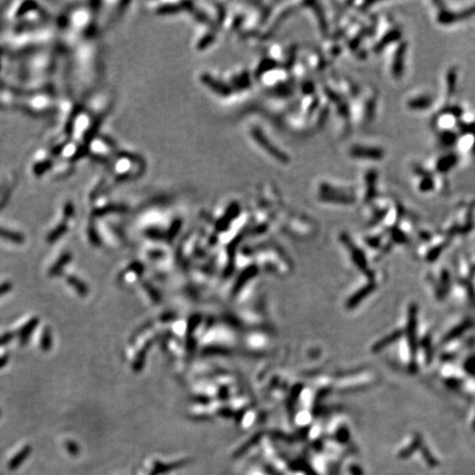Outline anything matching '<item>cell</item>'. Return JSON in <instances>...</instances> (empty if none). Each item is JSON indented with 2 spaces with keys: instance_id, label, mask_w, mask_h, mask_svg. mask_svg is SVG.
I'll use <instances>...</instances> for the list:
<instances>
[{
  "instance_id": "6da1fadb",
  "label": "cell",
  "mask_w": 475,
  "mask_h": 475,
  "mask_svg": "<svg viewBox=\"0 0 475 475\" xmlns=\"http://www.w3.org/2000/svg\"><path fill=\"white\" fill-rule=\"evenodd\" d=\"M250 134H251V136L254 139V141H257L259 146H261L262 149L267 151L269 155L273 156L275 160L279 163H286L288 162V157L285 153L280 152L278 147L275 146L274 144L270 142L269 137L265 136L263 132L259 129L258 127H252L251 130H250Z\"/></svg>"
},
{
  "instance_id": "7a4b0ae2",
  "label": "cell",
  "mask_w": 475,
  "mask_h": 475,
  "mask_svg": "<svg viewBox=\"0 0 475 475\" xmlns=\"http://www.w3.org/2000/svg\"><path fill=\"white\" fill-rule=\"evenodd\" d=\"M251 85V75L248 70L242 69L239 71H233L229 76V84L228 86L232 90L238 89H248Z\"/></svg>"
},
{
  "instance_id": "3957f363",
  "label": "cell",
  "mask_w": 475,
  "mask_h": 475,
  "mask_svg": "<svg viewBox=\"0 0 475 475\" xmlns=\"http://www.w3.org/2000/svg\"><path fill=\"white\" fill-rule=\"evenodd\" d=\"M201 80L202 83L205 84L209 89L212 90L213 93L219 94L221 96H228L230 93H231L232 89L229 87V86L223 83V81H218L217 78H214L213 76L204 73L201 75Z\"/></svg>"
}]
</instances>
